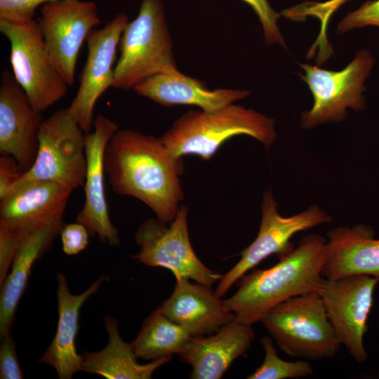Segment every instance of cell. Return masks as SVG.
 Masks as SVG:
<instances>
[{
  "instance_id": "30bf717a",
  "label": "cell",
  "mask_w": 379,
  "mask_h": 379,
  "mask_svg": "<svg viewBox=\"0 0 379 379\" xmlns=\"http://www.w3.org/2000/svg\"><path fill=\"white\" fill-rule=\"evenodd\" d=\"M332 217L318 205L289 217L278 211V203L271 190H266L261 202V222L254 241L241 253V258L225 274L222 275L215 291L221 298L231 286L250 270L272 254L280 258L295 248L291 242L297 233L332 221Z\"/></svg>"
},
{
  "instance_id": "8992f818",
  "label": "cell",
  "mask_w": 379,
  "mask_h": 379,
  "mask_svg": "<svg viewBox=\"0 0 379 379\" xmlns=\"http://www.w3.org/2000/svg\"><path fill=\"white\" fill-rule=\"evenodd\" d=\"M85 135L67 107L55 111L40 126L38 149L32 166L22 174L11 191L36 181L53 182L72 190L84 186L86 173Z\"/></svg>"
},
{
  "instance_id": "484cf974",
  "label": "cell",
  "mask_w": 379,
  "mask_h": 379,
  "mask_svg": "<svg viewBox=\"0 0 379 379\" xmlns=\"http://www.w3.org/2000/svg\"><path fill=\"white\" fill-rule=\"evenodd\" d=\"M349 0H328L324 2L306 1L295 6L294 13L296 18L302 21L307 17H314L320 22L319 37L327 36V26L333 13Z\"/></svg>"
},
{
  "instance_id": "f546056e",
  "label": "cell",
  "mask_w": 379,
  "mask_h": 379,
  "mask_svg": "<svg viewBox=\"0 0 379 379\" xmlns=\"http://www.w3.org/2000/svg\"><path fill=\"white\" fill-rule=\"evenodd\" d=\"M0 378H24V374L16 354L15 343L11 332L1 337Z\"/></svg>"
},
{
  "instance_id": "44dd1931",
  "label": "cell",
  "mask_w": 379,
  "mask_h": 379,
  "mask_svg": "<svg viewBox=\"0 0 379 379\" xmlns=\"http://www.w3.org/2000/svg\"><path fill=\"white\" fill-rule=\"evenodd\" d=\"M105 277H100L85 291L79 295L69 292L67 279L62 273L57 276L58 321L55 337L38 360L52 366L60 379H70L82 369V355L77 352L76 337L79 310L83 304L100 288Z\"/></svg>"
},
{
  "instance_id": "5bb4252c",
  "label": "cell",
  "mask_w": 379,
  "mask_h": 379,
  "mask_svg": "<svg viewBox=\"0 0 379 379\" xmlns=\"http://www.w3.org/2000/svg\"><path fill=\"white\" fill-rule=\"evenodd\" d=\"M73 190L53 182L19 185L0 199V232L20 244L25 237L63 217Z\"/></svg>"
},
{
  "instance_id": "5b68a950",
  "label": "cell",
  "mask_w": 379,
  "mask_h": 379,
  "mask_svg": "<svg viewBox=\"0 0 379 379\" xmlns=\"http://www.w3.org/2000/svg\"><path fill=\"white\" fill-rule=\"evenodd\" d=\"M261 322L279 348L291 357L307 361L331 359L342 345L317 291L279 303Z\"/></svg>"
},
{
  "instance_id": "4dcf8cb0",
  "label": "cell",
  "mask_w": 379,
  "mask_h": 379,
  "mask_svg": "<svg viewBox=\"0 0 379 379\" xmlns=\"http://www.w3.org/2000/svg\"><path fill=\"white\" fill-rule=\"evenodd\" d=\"M63 251L69 255H76L88 245L89 233L86 227L76 222L63 226L61 232Z\"/></svg>"
},
{
  "instance_id": "603a6c76",
  "label": "cell",
  "mask_w": 379,
  "mask_h": 379,
  "mask_svg": "<svg viewBox=\"0 0 379 379\" xmlns=\"http://www.w3.org/2000/svg\"><path fill=\"white\" fill-rule=\"evenodd\" d=\"M104 322L109 336L108 343L100 351L81 354V371L107 379H148L155 370L172 359L163 357L147 364H138L131 343L124 341L119 335L117 319L105 316Z\"/></svg>"
},
{
  "instance_id": "83f0119b",
  "label": "cell",
  "mask_w": 379,
  "mask_h": 379,
  "mask_svg": "<svg viewBox=\"0 0 379 379\" xmlns=\"http://www.w3.org/2000/svg\"><path fill=\"white\" fill-rule=\"evenodd\" d=\"M366 26L379 27V0L368 1L348 13L338 23L337 32L342 34L352 29Z\"/></svg>"
},
{
  "instance_id": "1f68e13d",
  "label": "cell",
  "mask_w": 379,
  "mask_h": 379,
  "mask_svg": "<svg viewBox=\"0 0 379 379\" xmlns=\"http://www.w3.org/2000/svg\"><path fill=\"white\" fill-rule=\"evenodd\" d=\"M23 173L11 156L0 157V199L6 197Z\"/></svg>"
},
{
  "instance_id": "7a4b0ae2",
  "label": "cell",
  "mask_w": 379,
  "mask_h": 379,
  "mask_svg": "<svg viewBox=\"0 0 379 379\" xmlns=\"http://www.w3.org/2000/svg\"><path fill=\"white\" fill-rule=\"evenodd\" d=\"M327 239L317 233L302 237L296 248L274 266L244 275L236 293L223 300L239 322L261 321L272 307L297 295L321 288Z\"/></svg>"
},
{
  "instance_id": "2e32d148",
  "label": "cell",
  "mask_w": 379,
  "mask_h": 379,
  "mask_svg": "<svg viewBox=\"0 0 379 379\" xmlns=\"http://www.w3.org/2000/svg\"><path fill=\"white\" fill-rule=\"evenodd\" d=\"M43 121L13 74L4 71L0 85V154L15 158L22 173L35 160Z\"/></svg>"
},
{
  "instance_id": "9a60e30c",
  "label": "cell",
  "mask_w": 379,
  "mask_h": 379,
  "mask_svg": "<svg viewBox=\"0 0 379 379\" xmlns=\"http://www.w3.org/2000/svg\"><path fill=\"white\" fill-rule=\"evenodd\" d=\"M119 130L118 125L103 114L93 122V131L86 133V173L85 201L76 222L84 225L90 236H98L101 242L117 246L120 243L119 230L112 222L107 204L104 154L107 144Z\"/></svg>"
},
{
  "instance_id": "f1b7e54d",
  "label": "cell",
  "mask_w": 379,
  "mask_h": 379,
  "mask_svg": "<svg viewBox=\"0 0 379 379\" xmlns=\"http://www.w3.org/2000/svg\"><path fill=\"white\" fill-rule=\"evenodd\" d=\"M57 0H0V20L28 22L34 19L36 8Z\"/></svg>"
},
{
  "instance_id": "ffe728a7",
  "label": "cell",
  "mask_w": 379,
  "mask_h": 379,
  "mask_svg": "<svg viewBox=\"0 0 379 379\" xmlns=\"http://www.w3.org/2000/svg\"><path fill=\"white\" fill-rule=\"evenodd\" d=\"M133 90L161 106L191 105L204 111L219 109L251 95L247 90L209 89L201 81L180 71L154 75Z\"/></svg>"
},
{
  "instance_id": "9c48e42d",
  "label": "cell",
  "mask_w": 379,
  "mask_h": 379,
  "mask_svg": "<svg viewBox=\"0 0 379 379\" xmlns=\"http://www.w3.org/2000/svg\"><path fill=\"white\" fill-rule=\"evenodd\" d=\"M135 239L140 250L133 255V259L147 266L166 268L175 279H191L211 287L222 277L206 267L193 250L185 205H180L169 223L157 218L145 220L138 227Z\"/></svg>"
},
{
  "instance_id": "4fadbf2b",
  "label": "cell",
  "mask_w": 379,
  "mask_h": 379,
  "mask_svg": "<svg viewBox=\"0 0 379 379\" xmlns=\"http://www.w3.org/2000/svg\"><path fill=\"white\" fill-rule=\"evenodd\" d=\"M128 22V15L120 13L102 28L93 29L86 39L88 53L79 88L67 107L85 133L93 126L97 100L113 86L117 48Z\"/></svg>"
},
{
  "instance_id": "d6a6232c",
  "label": "cell",
  "mask_w": 379,
  "mask_h": 379,
  "mask_svg": "<svg viewBox=\"0 0 379 379\" xmlns=\"http://www.w3.org/2000/svg\"><path fill=\"white\" fill-rule=\"evenodd\" d=\"M377 377L379 378V370H378V371L377 373Z\"/></svg>"
},
{
  "instance_id": "e0dca14e",
  "label": "cell",
  "mask_w": 379,
  "mask_h": 379,
  "mask_svg": "<svg viewBox=\"0 0 379 379\" xmlns=\"http://www.w3.org/2000/svg\"><path fill=\"white\" fill-rule=\"evenodd\" d=\"M254 339L252 325L234 319L210 336H192L179 355L192 366L191 378L218 379L250 349Z\"/></svg>"
},
{
  "instance_id": "4316f807",
  "label": "cell",
  "mask_w": 379,
  "mask_h": 379,
  "mask_svg": "<svg viewBox=\"0 0 379 379\" xmlns=\"http://www.w3.org/2000/svg\"><path fill=\"white\" fill-rule=\"evenodd\" d=\"M254 11L261 23L265 41L268 44H279L286 48V43L277 25L281 14L274 11L268 0H241Z\"/></svg>"
},
{
  "instance_id": "277c9868",
  "label": "cell",
  "mask_w": 379,
  "mask_h": 379,
  "mask_svg": "<svg viewBox=\"0 0 379 379\" xmlns=\"http://www.w3.org/2000/svg\"><path fill=\"white\" fill-rule=\"evenodd\" d=\"M119 48L113 88L133 89L154 75L179 71L161 0H142L137 17L123 31Z\"/></svg>"
},
{
  "instance_id": "52a82bcc",
  "label": "cell",
  "mask_w": 379,
  "mask_h": 379,
  "mask_svg": "<svg viewBox=\"0 0 379 379\" xmlns=\"http://www.w3.org/2000/svg\"><path fill=\"white\" fill-rule=\"evenodd\" d=\"M0 32L11 44L13 74L33 107L42 112L62 99L69 85L50 57L37 20H0Z\"/></svg>"
},
{
  "instance_id": "ac0fdd59",
  "label": "cell",
  "mask_w": 379,
  "mask_h": 379,
  "mask_svg": "<svg viewBox=\"0 0 379 379\" xmlns=\"http://www.w3.org/2000/svg\"><path fill=\"white\" fill-rule=\"evenodd\" d=\"M158 309L192 336L213 334L235 319L211 287L182 278Z\"/></svg>"
},
{
  "instance_id": "d6986e66",
  "label": "cell",
  "mask_w": 379,
  "mask_h": 379,
  "mask_svg": "<svg viewBox=\"0 0 379 379\" xmlns=\"http://www.w3.org/2000/svg\"><path fill=\"white\" fill-rule=\"evenodd\" d=\"M322 275L335 279L353 274L379 276V239L368 225L333 228L326 233Z\"/></svg>"
},
{
  "instance_id": "cb8c5ba5",
  "label": "cell",
  "mask_w": 379,
  "mask_h": 379,
  "mask_svg": "<svg viewBox=\"0 0 379 379\" xmlns=\"http://www.w3.org/2000/svg\"><path fill=\"white\" fill-rule=\"evenodd\" d=\"M192 337L185 328L157 308L144 321L131 345L137 358L152 361L179 354Z\"/></svg>"
},
{
  "instance_id": "6da1fadb",
  "label": "cell",
  "mask_w": 379,
  "mask_h": 379,
  "mask_svg": "<svg viewBox=\"0 0 379 379\" xmlns=\"http://www.w3.org/2000/svg\"><path fill=\"white\" fill-rule=\"evenodd\" d=\"M104 166L114 192L142 201L162 222L175 218L184 199L180 180L184 163L161 138L119 129L107 144Z\"/></svg>"
},
{
  "instance_id": "7402d4cb",
  "label": "cell",
  "mask_w": 379,
  "mask_h": 379,
  "mask_svg": "<svg viewBox=\"0 0 379 379\" xmlns=\"http://www.w3.org/2000/svg\"><path fill=\"white\" fill-rule=\"evenodd\" d=\"M65 225L62 218L34 231L21 241L11 270L1 286L0 337L11 332L20 300L27 285L35 261L51 247Z\"/></svg>"
},
{
  "instance_id": "8fae6325",
  "label": "cell",
  "mask_w": 379,
  "mask_h": 379,
  "mask_svg": "<svg viewBox=\"0 0 379 379\" xmlns=\"http://www.w3.org/2000/svg\"><path fill=\"white\" fill-rule=\"evenodd\" d=\"M379 276L353 274L324 278L319 291L327 317L340 342L358 364L368 359L364 338Z\"/></svg>"
},
{
  "instance_id": "d4e9b609",
  "label": "cell",
  "mask_w": 379,
  "mask_h": 379,
  "mask_svg": "<svg viewBox=\"0 0 379 379\" xmlns=\"http://www.w3.org/2000/svg\"><path fill=\"white\" fill-rule=\"evenodd\" d=\"M260 343L265 351L262 364L247 379H287L308 377L313 374L311 364L304 359L287 361L278 357L272 338L264 335Z\"/></svg>"
},
{
  "instance_id": "7c38bea8",
  "label": "cell",
  "mask_w": 379,
  "mask_h": 379,
  "mask_svg": "<svg viewBox=\"0 0 379 379\" xmlns=\"http://www.w3.org/2000/svg\"><path fill=\"white\" fill-rule=\"evenodd\" d=\"M37 22L52 61L67 84L72 85L80 48L100 22L96 4L85 0L48 2L43 5Z\"/></svg>"
},
{
  "instance_id": "ba28073f",
  "label": "cell",
  "mask_w": 379,
  "mask_h": 379,
  "mask_svg": "<svg viewBox=\"0 0 379 379\" xmlns=\"http://www.w3.org/2000/svg\"><path fill=\"white\" fill-rule=\"evenodd\" d=\"M374 64L366 50L359 51L343 69L332 71L309 64H300L305 74H299L309 86L313 105L301 115V126L310 129L319 125L340 122L347 116V109L364 110L366 100L364 81Z\"/></svg>"
},
{
  "instance_id": "3957f363",
  "label": "cell",
  "mask_w": 379,
  "mask_h": 379,
  "mask_svg": "<svg viewBox=\"0 0 379 379\" xmlns=\"http://www.w3.org/2000/svg\"><path fill=\"white\" fill-rule=\"evenodd\" d=\"M241 135L269 147L277 136L275 121L253 109L232 103L213 111L188 110L160 138L176 158L195 155L209 160L225 142Z\"/></svg>"
}]
</instances>
